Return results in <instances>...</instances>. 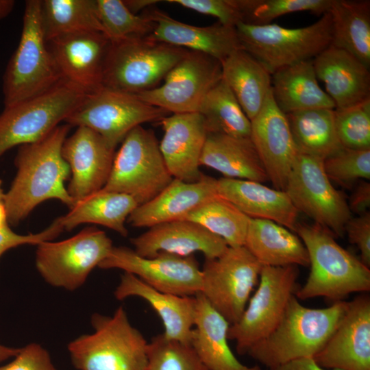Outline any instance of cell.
<instances>
[{
	"label": "cell",
	"instance_id": "obj_10",
	"mask_svg": "<svg viewBox=\"0 0 370 370\" xmlns=\"http://www.w3.org/2000/svg\"><path fill=\"white\" fill-rule=\"evenodd\" d=\"M86 94L62 80L41 95L5 107L0 114V158L13 147L46 136L64 122Z\"/></svg>",
	"mask_w": 370,
	"mask_h": 370
},
{
	"label": "cell",
	"instance_id": "obj_52",
	"mask_svg": "<svg viewBox=\"0 0 370 370\" xmlns=\"http://www.w3.org/2000/svg\"><path fill=\"white\" fill-rule=\"evenodd\" d=\"M19 350L20 348L10 347L0 343V362L14 357Z\"/></svg>",
	"mask_w": 370,
	"mask_h": 370
},
{
	"label": "cell",
	"instance_id": "obj_36",
	"mask_svg": "<svg viewBox=\"0 0 370 370\" xmlns=\"http://www.w3.org/2000/svg\"><path fill=\"white\" fill-rule=\"evenodd\" d=\"M41 18L47 42L67 34L103 33L96 0L41 1Z\"/></svg>",
	"mask_w": 370,
	"mask_h": 370
},
{
	"label": "cell",
	"instance_id": "obj_53",
	"mask_svg": "<svg viewBox=\"0 0 370 370\" xmlns=\"http://www.w3.org/2000/svg\"><path fill=\"white\" fill-rule=\"evenodd\" d=\"M15 2L13 0H0V19L5 18L12 11Z\"/></svg>",
	"mask_w": 370,
	"mask_h": 370
},
{
	"label": "cell",
	"instance_id": "obj_7",
	"mask_svg": "<svg viewBox=\"0 0 370 370\" xmlns=\"http://www.w3.org/2000/svg\"><path fill=\"white\" fill-rule=\"evenodd\" d=\"M110 42L102 86L134 95L159 86L188 51L148 36Z\"/></svg>",
	"mask_w": 370,
	"mask_h": 370
},
{
	"label": "cell",
	"instance_id": "obj_27",
	"mask_svg": "<svg viewBox=\"0 0 370 370\" xmlns=\"http://www.w3.org/2000/svg\"><path fill=\"white\" fill-rule=\"evenodd\" d=\"M114 295L118 300L130 297L143 299L162 320L163 334L166 337L190 345L195 323V296H180L159 291L127 272L121 275Z\"/></svg>",
	"mask_w": 370,
	"mask_h": 370
},
{
	"label": "cell",
	"instance_id": "obj_16",
	"mask_svg": "<svg viewBox=\"0 0 370 370\" xmlns=\"http://www.w3.org/2000/svg\"><path fill=\"white\" fill-rule=\"evenodd\" d=\"M98 267L121 269L163 293L195 296L201 290V270L193 255L182 256L161 252L146 258L133 249L114 246Z\"/></svg>",
	"mask_w": 370,
	"mask_h": 370
},
{
	"label": "cell",
	"instance_id": "obj_24",
	"mask_svg": "<svg viewBox=\"0 0 370 370\" xmlns=\"http://www.w3.org/2000/svg\"><path fill=\"white\" fill-rule=\"evenodd\" d=\"M318 79L335 104L346 108L370 99V71L349 53L330 45L313 60Z\"/></svg>",
	"mask_w": 370,
	"mask_h": 370
},
{
	"label": "cell",
	"instance_id": "obj_17",
	"mask_svg": "<svg viewBox=\"0 0 370 370\" xmlns=\"http://www.w3.org/2000/svg\"><path fill=\"white\" fill-rule=\"evenodd\" d=\"M326 369L370 370V297L347 301V309L322 349L313 358Z\"/></svg>",
	"mask_w": 370,
	"mask_h": 370
},
{
	"label": "cell",
	"instance_id": "obj_48",
	"mask_svg": "<svg viewBox=\"0 0 370 370\" xmlns=\"http://www.w3.org/2000/svg\"><path fill=\"white\" fill-rule=\"evenodd\" d=\"M347 204L351 213L360 215L367 212L370 206V184L361 181L353 191Z\"/></svg>",
	"mask_w": 370,
	"mask_h": 370
},
{
	"label": "cell",
	"instance_id": "obj_39",
	"mask_svg": "<svg viewBox=\"0 0 370 370\" xmlns=\"http://www.w3.org/2000/svg\"><path fill=\"white\" fill-rule=\"evenodd\" d=\"M97 14L103 33L110 41L149 36L154 23L143 14L131 12L122 0H96Z\"/></svg>",
	"mask_w": 370,
	"mask_h": 370
},
{
	"label": "cell",
	"instance_id": "obj_14",
	"mask_svg": "<svg viewBox=\"0 0 370 370\" xmlns=\"http://www.w3.org/2000/svg\"><path fill=\"white\" fill-rule=\"evenodd\" d=\"M284 191L298 212L311 218L315 225L333 236L343 234L352 213L327 176L323 160L298 153Z\"/></svg>",
	"mask_w": 370,
	"mask_h": 370
},
{
	"label": "cell",
	"instance_id": "obj_9",
	"mask_svg": "<svg viewBox=\"0 0 370 370\" xmlns=\"http://www.w3.org/2000/svg\"><path fill=\"white\" fill-rule=\"evenodd\" d=\"M299 273L295 265L262 267L257 289L239 320L227 331V338L235 341L238 354H247L276 328L299 287Z\"/></svg>",
	"mask_w": 370,
	"mask_h": 370
},
{
	"label": "cell",
	"instance_id": "obj_25",
	"mask_svg": "<svg viewBox=\"0 0 370 370\" xmlns=\"http://www.w3.org/2000/svg\"><path fill=\"white\" fill-rule=\"evenodd\" d=\"M217 180L203 174L193 182L173 179L158 195L138 206L127 221L136 227H151L182 219L188 212L217 196Z\"/></svg>",
	"mask_w": 370,
	"mask_h": 370
},
{
	"label": "cell",
	"instance_id": "obj_43",
	"mask_svg": "<svg viewBox=\"0 0 370 370\" xmlns=\"http://www.w3.org/2000/svg\"><path fill=\"white\" fill-rule=\"evenodd\" d=\"M323 168L330 180L341 184L369 180L370 149L343 148L323 160Z\"/></svg>",
	"mask_w": 370,
	"mask_h": 370
},
{
	"label": "cell",
	"instance_id": "obj_44",
	"mask_svg": "<svg viewBox=\"0 0 370 370\" xmlns=\"http://www.w3.org/2000/svg\"><path fill=\"white\" fill-rule=\"evenodd\" d=\"M199 13L217 18L219 23L235 27L241 21L236 0H168Z\"/></svg>",
	"mask_w": 370,
	"mask_h": 370
},
{
	"label": "cell",
	"instance_id": "obj_15",
	"mask_svg": "<svg viewBox=\"0 0 370 370\" xmlns=\"http://www.w3.org/2000/svg\"><path fill=\"white\" fill-rule=\"evenodd\" d=\"M221 79L219 60L188 50L166 75L162 85L136 95L169 113L197 112L204 97Z\"/></svg>",
	"mask_w": 370,
	"mask_h": 370
},
{
	"label": "cell",
	"instance_id": "obj_11",
	"mask_svg": "<svg viewBox=\"0 0 370 370\" xmlns=\"http://www.w3.org/2000/svg\"><path fill=\"white\" fill-rule=\"evenodd\" d=\"M169 114L136 95L102 86L87 93L64 122L91 129L115 149L134 127L144 123L160 122Z\"/></svg>",
	"mask_w": 370,
	"mask_h": 370
},
{
	"label": "cell",
	"instance_id": "obj_35",
	"mask_svg": "<svg viewBox=\"0 0 370 370\" xmlns=\"http://www.w3.org/2000/svg\"><path fill=\"white\" fill-rule=\"evenodd\" d=\"M286 116L299 153L325 160L344 148L336 130L334 109L305 110Z\"/></svg>",
	"mask_w": 370,
	"mask_h": 370
},
{
	"label": "cell",
	"instance_id": "obj_19",
	"mask_svg": "<svg viewBox=\"0 0 370 370\" xmlns=\"http://www.w3.org/2000/svg\"><path fill=\"white\" fill-rule=\"evenodd\" d=\"M114 150L99 134L86 127H77L66 137L62 154L71 169L67 191L74 204L103 188L112 169Z\"/></svg>",
	"mask_w": 370,
	"mask_h": 370
},
{
	"label": "cell",
	"instance_id": "obj_6",
	"mask_svg": "<svg viewBox=\"0 0 370 370\" xmlns=\"http://www.w3.org/2000/svg\"><path fill=\"white\" fill-rule=\"evenodd\" d=\"M235 28L242 48L271 74L279 69L313 60L331 45L332 40L329 12L315 23L303 27L238 22Z\"/></svg>",
	"mask_w": 370,
	"mask_h": 370
},
{
	"label": "cell",
	"instance_id": "obj_45",
	"mask_svg": "<svg viewBox=\"0 0 370 370\" xmlns=\"http://www.w3.org/2000/svg\"><path fill=\"white\" fill-rule=\"evenodd\" d=\"M0 370H57L49 352L40 345L29 343L20 348L10 362Z\"/></svg>",
	"mask_w": 370,
	"mask_h": 370
},
{
	"label": "cell",
	"instance_id": "obj_49",
	"mask_svg": "<svg viewBox=\"0 0 370 370\" xmlns=\"http://www.w3.org/2000/svg\"><path fill=\"white\" fill-rule=\"evenodd\" d=\"M267 370H339L326 369L319 366L312 358L294 360Z\"/></svg>",
	"mask_w": 370,
	"mask_h": 370
},
{
	"label": "cell",
	"instance_id": "obj_33",
	"mask_svg": "<svg viewBox=\"0 0 370 370\" xmlns=\"http://www.w3.org/2000/svg\"><path fill=\"white\" fill-rule=\"evenodd\" d=\"M331 46L343 49L370 69V1L332 0Z\"/></svg>",
	"mask_w": 370,
	"mask_h": 370
},
{
	"label": "cell",
	"instance_id": "obj_4",
	"mask_svg": "<svg viewBox=\"0 0 370 370\" xmlns=\"http://www.w3.org/2000/svg\"><path fill=\"white\" fill-rule=\"evenodd\" d=\"M94 332L70 342L68 351L78 370H145L148 342L119 306L112 315L94 313Z\"/></svg>",
	"mask_w": 370,
	"mask_h": 370
},
{
	"label": "cell",
	"instance_id": "obj_20",
	"mask_svg": "<svg viewBox=\"0 0 370 370\" xmlns=\"http://www.w3.org/2000/svg\"><path fill=\"white\" fill-rule=\"evenodd\" d=\"M110 40L103 32L67 34L47 42L62 79L86 93L102 86Z\"/></svg>",
	"mask_w": 370,
	"mask_h": 370
},
{
	"label": "cell",
	"instance_id": "obj_42",
	"mask_svg": "<svg viewBox=\"0 0 370 370\" xmlns=\"http://www.w3.org/2000/svg\"><path fill=\"white\" fill-rule=\"evenodd\" d=\"M334 122L343 147L370 149V99L352 107L335 108Z\"/></svg>",
	"mask_w": 370,
	"mask_h": 370
},
{
	"label": "cell",
	"instance_id": "obj_40",
	"mask_svg": "<svg viewBox=\"0 0 370 370\" xmlns=\"http://www.w3.org/2000/svg\"><path fill=\"white\" fill-rule=\"evenodd\" d=\"M332 0H236L243 23L264 25L279 16L309 11L317 15L328 12Z\"/></svg>",
	"mask_w": 370,
	"mask_h": 370
},
{
	"label": "cell",
	"instance_id": "obj_5",
	"mask_svg": "<svg viewBox=\"0 0 370 370\" xmlns=\"http://www.w3.org/2000/svg\"><path fill=\"white\" fill-rule=\"evenodd\" d=\"M62 80L45 37L41 1L27 0L19 42L3 75L5 107L41 95Z\"/></svg>",
	"mask_w": 370,
	"mask_h": 370
},
{
	"label": "cell",
	"instance_id": "obj_30",
	"mask_svg": "<svg viewBox=\"0 0 370 370\" xmlns=\"http://www.w3.org/2000/svg\"><path fill=\"white\" fill-rule=\"evenodd\" d=\"M271 93L285 114L305 110L335 109V104L319 85L312 60L285 66L271 74Z\"/></svg>",
	"mask_w": 370,
	"mask_h": 370
},
{
	"label": "cell",
	"instance_id": "obj_32",
	"mask_svg": "<svg viewBox=\"0 0 370 370\" xmlns=\"http://www.w3.org/2000/svg\"><path fill=\"white\" fill-rule=\"evenodd\" d=\"M221 64L222 79L251 121L271 90V74L243 49L234 51Z\"/></svg>",
	"mask_w": 370,
	"mask_h": 370
},
{
	"label": "cell",
	"instance_id": "obj_13",
	"mask_svg": "<svg viewBox=\"0 0 370 370\" xmlns=\"http://www.w3.org/2000/svg\"><path fill=\"white\" fill-rule=\"evenodd\" d=\"M262 264L245 246L229 247L219 257L206 259L201 294L230 324L236 323L258 284Z\"/></svg>",
	"mask_w": 370,
	"mask_h": 370
},
{
	"label": "cell",
	"instance_id": "obj_46",
	"mask_svg": "<svg viewBox=\"0 0 370 370\" xmlns=\"http://www.w3.org/2000/svg\"><path fill=\"white\" fill-rule=\"evenodd\" d=\"M64 228L56 219L49 226L40 232L26 235L13 232L9 226L0 229V258L8 250L23 245H38L51 241L64 231Z\"/></svg>",
	"mask_w": 370,
	"mask_h": 370
},
{
	"label": "cell",
	"instance_id": "obj_3",
	"mask_svg": "<svg viewBox=\"0 0 370 370\" xmlns=\"http://www.w3.org/2000/svg\"><path fill=\"white\" fill-rule=\"evenodd\" d=\"M295 232L307 249L310 266L306 282L295 293L297 299L323 297L336 302L353 293L369 291V268L330 233L315 224L299 223Z\"/></svg>",
	"mask_w": 370,
	"mask_h": 370
},
{
	"label": "cell",
	"instance_id": "obj_26",
	"mask_svg": "<svg viewBox=\"0 0 370 370\" xmlns=\"http://www.w3.org/2000/svg\"><path fill=\"white\" fill-rule=\"evenodd\" d=\"M217 193L250 219L271 221L295 231L299 212L284 190L258 182L223 177L217 180Z\"/></svg>",
	"mask_w": 370,
	"mask_h": 370
},
{
	"label": "cell",
	"instance_id": "obj_23",
	"mask_svg": "<svg viewBox=\"0 0 370 370\" xmlns=\"http://www.w3.org/2000/svg\"><path fill=\"white\" fill-rule=\"evenodd\" d=\"M154 23L148 36L151 40L208 55L220 62L236 50L243 49L235 27L217 22L208 26L182 23L158 9L144 14Z\"/></svg>",
	"mask_w": 370,
	"mask_h": 370
},
{
	"label": "cell",
	"instance_id": "obj_37",
	"mask_svg": "<svg viewBox=\"0 0 370 370\" xmlns=\"http://www.w3.org/2000/svg\"><path fill=\"white\" fill-rule=\"evenodd\" d=\"M197 112L203 116L208 133L250 137L251 121L223 79L208 92Z\"/></svg>",
	"mask_w": 370,
	"mask_h": 370
},
{
	"label": "cell",
	"instance_id": "obj_18",
	"mask_svg": "<svg viewBox=\"0 0 370 370\" xmlns=\"http://www.w3.org/2000/svg\"><path fill=\"white\" fill-rule=\"evenodd\" d=\"M250 138L273 188L284 190L298 154L286 116L267 94L261 110L251 121Z\"/></svg>",
	"mask_w": 370,
	"mask_h": 370
},
{
	"label": "cell",
	"instance_id": "obj_21",
	"mask_svg": "<svg viewBox=\"0 0 370 370\" xmlns=\"http://www.w3.org/2000/svg\"><path fill=\"white\" fill-rule=\"evenodd\" d=\"M164 134L159 143L161 154L173 179L186 182L199 180L200 158L208 136L199 112L169 114L160 121Z\"/></svg>",
	"mask_w": 370,
	"mask_h": 370
},
{
	"label": "cell",
	"instance_id": "obj_47",
	"mask_svg": "<svg viewBox=\"0 0 370 370\" xmlns=\"http://www.w3.org/2000/svg\"><path fill=\"white\" fill-rule=\"evenodd\" d=\"M349 241L357 246L360 251V260L370 268V212L350 218L345 226Z\"/></svg>",
	"mask_w": 370,
	"mask_h": 370
},
{
	"label": "cell",
	"instance_id": "obj_12",
	"mask_svg": "<svg viewBox=\"0 0 370 370\" xmlns=\"http://www.w3.org/2000/svg\"><path fill=\"white\" fill-rule=\"evenodd\" d=\"M113 247L104 231L88 227L66 240L37 245L36 267L49 284L75 291L85 283Z\"/></svg>",
	"mask_w": 370,
	"mask_h": 370
},
{
	"label": "cell",
	"instance_id": "obj_34",
	"mask_svg": "<svg viewBox=\"0 0 370 370\" xmlns=\"http://www.w3.org/2000/svg\"><path fill=\"white\" fill-rule=\"evenodd\" d=\"M138 206L127 194L101 189L76 202L67 214L57 219L66 230L82 223H95L127 236L125 221Z\"/></svg>",
	"mask_w": 370,
	"mask_h": 370
},
{
	"label": "cell",
	"instance_id": "obj_2",
	"mask_svg": "<svg viewBox=\"0 0 370 370\" xmlns=\"http://www.w3.org/2000/svg\"><path fill=\"white\" fill-rule=\"evenodd\" d=\"M347 307V301H339L323 308H308L294 295L276 328L247 355L267 369L299 358H313L330 338Z\"/></svg>",
	"mask_w": 370,
	"mask_h": 370
},
{
	"label": "cell",
	"instance_id": "obj_41",
	"mask_svg": "<svg viewBox=\"0 0 370 370\" xmlns=\"http://www.w3.org/2000/svg\"><path fill=\"white\" fill-rule=\"evenodd\" d=\"M145 370H207L193 347L166 337L163 333L152 338L147 345Z\"/></svg>",
	"mask_w": 370,
	"mask_h": 370
},
{
	"label": "cell",
	"instance_id": "obj_50",
	"mask_svg": "<svg viewBox=\"0 0 370 370\" xmlns=\"http://www.w3.org/2000/svg\"><path fill=\"white\" fill-rule=\"evenodd\" d=\"M160 1L157 0H125L123 1L124 4L127 9L135 14L143 9L150 8L152 5L156 4Z\"/></svg>",
	"mask_w": 370,
	"mask_h": 370
},
{
	"label": "cell",
	"instance_id": "obj_31",
	"mask_svg": "<svg viewBox=\"0 0 370 370\" xmlns=\"http://www.w3.org/2000/svg\"><path fill=\"white\" fill-rule=\"evenodd\" d=\"M244 246L262 267L310 265L300 238L271 221L251 219Z\"/></svg>",
	"mask_w": 370,
	"mask_h": 370
},
{
	"label": "cell",
	"instance_id": "obj_38",
	"mask_svg": "<svg viewBox=\"0 0 370 370\" xmlns=\"http://www.w3.org/2000/svg\"><path fill=\"white\" fill-rule=\"evenodd\" d=\"M182 219L194 221L223 238L229 247L244 246L250 218L217 195Z\"/></svg>",
	"mask_w": 370,
	"mask_h": 370
},
{
	"label": "cell",
	"instance_id": "obj_29",
	"mask_svg": "<svg viewBox=\"0 0 370 370\" xmlns=\"http://www.w3.org/2000/svg\"><path fill=\"white\" fill-rule=\"evenodd\" d=\"M227 178L260 183L269 180L250 137L208 133L199 162Z\"/></svg>",
	"mask_w": 370,
	"mask_h": 370
},
{
	"label": "cell",
	"instance_id": "obj_28",
	"mask_svg": "<svg viewBox=\"0 0 370 370\" xmlns=\"http://www.w3.org/2000/svg\"><path fill=\"white\" fill-rule=\"evenodd\" d=\"M195 323L190 345L207 370H262L258 365L243 364L228 344L230 324L202 294L195 295Z\"/></svg>",
	"mask_w": 370,
	"mask_h": 370
},
{
	"label": "cell",
	"instance_id": "obj_51",
	"mask_svg": "<svg viewBox=\"0 0 370 370\" xmlns=\"http://www.w3.org/2000/svg\"><path fill=\"white\" fill-rule=\"evenodd\" d=\"M8 226H9V223L5 204V193H3L2 181L0 179V229Z\"/></svg>",
	"mask_w": 370,
	"mask_h": 370
},
{
	"label": "cell",
	"instance_id": "obj_8",
	"mask_svg": "<svg viewBox=\"0 0 370 370\" xmlns=\"http://www.w3.org/2000/svg\"><path fill=\"white\" fill-rule=\"evenodd\" d=\"M173 179L154 132L138 125L121 142L101 189L127 194L139 206L158 195Z\"/></svg>",
	"mask_w": 370,
	"mask_h": 370
},
{
	"label": "cell",
	"instance_id": "obj_22",
	"mask_svg": "<svg viewBox=\"0 0 370 370\" xmlns=\"http://www.w3.org/2000/svg\"><path fill=\"white\" fill-rule=\"evenodd\" d=\"M134 250L149 258L161 252L182 256L201 252L206 259L221 256L228 247L225 241L192 221L179 219L151 227L130 240Z\"/></svg>",
	"mask_w": 370,
	"mask_h": 370
},
{
	"label": "cell",
	"instance_id": "obj_1",
	"mask_svg": "<svg viewBox=\"0 0 370 370\" xmlns=\"http://www.w3.org/2000/svg\"><path fill=\"white\" fill-rule=\"evenodd\" d=\"M71 127L59 125L38 141L18 147L14 160L16 175L5 193L9 224H18L47 199H58L69 209L74 206L64 186L71 169L62 154Z\"/></svg>",
	"mask_w": 370,
	"mask_h": 370
}]
</instances>
